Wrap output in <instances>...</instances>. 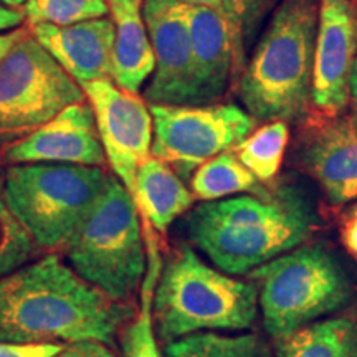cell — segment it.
<instances>
[{
  "mask_svg": "<svg viewBox=\"0 0 357 357\" xmlns=\"http://www.w3.org/2000/svg\"><path fill=\"white\" fill-rule=\"evenodd\" d=\"M132 316L84 281L55 253L0 278V341L12 344H71L100 341L113 346Z\"/></svg>",
  "mask_w": 357,
  "mask_h": 357,
  "instance_id": "1",
  "label": "cell"
},
{
  "mask_svg": "<svg viewBox=\"0 0 357 357\" xmlns=\"http://www.w3.org/2000/svg\"><path fill=\"white\" fill-rule=\"evenodd\" d=\"M316 225L296 187L275 194L204 202L187 217V234L223 273L243 275L298 248Z\"/></svg>",
  "mask_w": 357,
  "mask_h": 357,
  "instance_id": "2",
  "label": "cell"
},
{
  "mask_svg": "<svg viewBox=\"0 0 357 357\" xmlns=\"http://www.w3.org/2000/svg\"><path fill=\"white\" fill-rule=\"evenodd\" d=\"M319 0H283L240 77L238 95L257 119L289 121L311 101Z\"/></svg>",
  "mask_w": 357,
  "mask_h": 357,
  "instance_id": "3",
  "label": "cell"
},
{
  "mask_svg": "<svg viewBox=\"0 0 357 357\" xmlns=\"http://www.w3.org/2000/svg\"><path fill=\"white\" fill-rule=\"evenodd\" d=\"M257 312V288L208 266L189 245L177 250L155 284L154 331L166 344L204 331L248 329Z\"/></svg>",
  "mask_w": 357,
  "mask_h": 357,
  "instance_id": "4",
  "label": "cell"
},
{
  "mask_svg": "<svg viewBox=\"0 0 357 357\" xmlns=\"http://www.w3.org/2000/svg\"><path fill=\"white\" fill-rule=\"evenodd\" d=\"M63 250L70 266L111 300L128 303L142 287L147 250L139 211L118 177L108 176L96 204Z\"/></svg>",
  "mask_w": 357,
  "mask_h": 357,
  "instance_id": "5",
  "label": "cell"
},
{
  "mask_svg": "<svg viewBox=\"0 0 357 357\" xmlns=\"http://www.w3.org/2000/svg\"><path fill=\"white\" fill-rule=\"evenodd\" d=\"M101 167L75 164H12L3 174V192L13 215L33 243L63 248L105 189Z\"/></svg>",
  "mask_w": 357,
  "mask_h": 357,
  "instance_id": "6",
  "label": "cell"
},
{
  "mask_svg": "<svg viewBox=\"0 0 357 357\" xmlns=\"http://www.w3.org/2000/svg\"><path fill=\"white\" fill-rule=\"evenodd\" d=\"M252 276L260 283L263 326L276 341L344 307L354 291L337 258L321 245L283 253Z\"/></svg>",
  "mask_w": 357,
  "mask_h": 357,
  "instance_id": "7",
  "label": "cell"
},
{
  "mask_svg": "<svg viewBox=\"0 0 357 357\" xmlns=\"http://www.w3.org/2000/svg\"><path fill=\"white\" fill-rule=\"evenodd\" d=\"M83 101L82 86L30 30L0 60V136L32 132Z\"/></svg>",
  "mask_w": 357,
  "mask_h": 357,
  "instance_id": "8",
  "label": "cell"
},
{
  "mask_svg": "<svg viewBox=\"0 0 357 357\" xmlns=\"http://www.w3.org/2000/svg\"><path fill=\"white\" fill-rule=\"evenodd\" d=\"M154 139L151 154L189 177L204 162L247 139L255 118L235 105H151Z\"/></svg>",
  "mask_w": 357,
  "mask_h": 357,
  "instance_id": "9",
  "label": "cell"
},
{
  "mask_svg": "<svg viewBox=\"0 0 357 357\" xmlns=\"http://www.w3.org/2000/svg\"><path fill=\"white\" fill-rule=\"evenodd\" d=\"M95 113L98 134L114 176L134 190L137 169L151 158L154 123L146 100L113 79L79 84Z\"/></svg>",
  "mask_w": 357,
  "mask_h": 357,
  "instance_id": "10",
  "label": "cell"
},
{
  "mask_svg": "<svg viewBox=\"0 0 357 357\" xmlns=\"http://www.w3.org/2000/svg\"><path fill=\"white\" fill-rule=\"evenodd\" d=\"M142 15L155 58L146 100L151 105L194 106L195 75L187 3L182 0H142Z\"/></svg>",
  "mask_w": 357,
  "mask_h": 357,
  "instance_id": "11",
  "label": "cell"
},
{
  "mask_svg": "<svg viewBox=\"0 0 357 357\" xmlns=\"http://www.w3.org/2000/svg\"><path fill=\"white\" fill-rule=\"evenodd\" d=\"M357 56V10L352 0H319L311 101L336 116L346 108Z\"/></svg>",
  "mask_w": 357,
  "mask_h": 357,
  "instance_id": "12",
  "label": "cell"
},
{
  "mask_svg": "<svg viewBox=\"0 0 357 357\" xmlns=\"http://www.w3.org/2000/svg\"><path fill=\"white\" fill-rule=\"evenodd\" d=\"M10 164H75L100 167L106 160L88 100L65 108L3 154Z\"/></svg>",
  "mask_w": 357,
  "mask_h": 357,
  "instance_id": "13",
  "label": "cell"
},
{
  "mask_svg": "<svg viewBox=\"0 0 357 357\" xmlns=\"http://www.w3.org/2000/svg\"><path fill=\"white\" fill-rule=\"evenodd\" d=\"M195 75V105H211L225 93L240 45L236 42L229 13L222 7L187 3Z\"/></svg>",
  "mask_w": 357,
  "mask_h": 357,
  "instance_id": "14",
  "label": "cell"
},
{
  "mask_svg": "<svg viewBox=\"0 0 357 357\" xmlns=\"http://www.w3.org/2000/svg\"><path fill=\"white\" fill-rule=\"evenodd\" d=\"M37 42L78 84L113 79L114 24L108 17L56 26H30Z\"/></svg>",
  "mask_w": 357,
  "mask_h": 357,
  "instance_id": "15",
  "label": "cell"
},
{
  "mask_svg": "<svg viewBox=\"0 0 357 357\" xmlns=\"http://www.w3.org/2000/svg\"><path fill=\"white\" fill-rule=\"evenodd\" d=\"M305 162L329 202L342 205L357 199V108L316 129Z\"/></svg>",
  "mask_w": 357,
  "mask_h": 357,
  "instance_id": "16",
  "label": "cell"
},
{
  "mask_svg": "<svg viewBox=\"0 0 357 357\" xmlns=\"http://www.w3.org/2000/svg\"><path fill=\"white\" fill-rule=\"evenodd\" d=\"M114 24L113 82L137 93L154 73L155 58L142 15V0H106Z\"/></svg>",
  "mask_w": 357,
  "mask_h": 357,
  "instance_id": "17",
  "label": "cell"
},
{
  "mask_svg": "<svg viewBox=\"0 0 357 357\" xmlns=\"http://www.w3.org/2000/svg\"><path fill=\"white\" fill-rule=\"evenodd\" d=\"M132 197L146 222L162 234L177 217L189 211L195 199L181 176L154 155L137 169Z\"/></svg>",
  "mask_w": 357,
  "mask_h": 357,
  "instance_id": "18",
  "label": "cell"
},
{
  "mask_svg": "<svg viewBox=\"0 0 357 357\" xmlns=\"http://www.w3.org/2000/svg\"><path fill=\"white\" fill-rule=\"evenodd\" d=\"M276 357H357V319H324L278 341Z\"/></svg>",
  "mask_w": 357,
  "mask_h": 357,
  "instance_id": "19",
  "label": "cell"
},
{
  "mask_svg": "<svg viewBox=\"0 0 357 357\" xmlns=\"http://www.w3.org/2000/svg\"><path fill=\"white\" fill-rule=\"evenodd\" d=\"M190 185L194 197L204 202L222 200L240 192H252L255 195L268 194L260 185V181L240 162L235 151H225L204 162L192 176Z\"/></svg>",
  "mask_w": 357,
  "mask_h": 357,
  "instance_id": "20",
  "label": "cell"
},
{
  "mask_svg": "<svg viewBox=\"0 0 357 357\" xmlns=\"http://www.w3.org/2000/svg\"><path fill=\"white\" fill-rule=\"evenodd\" d=\"M147 271L142 281L141 291V311L134 323L128 326L123 339V349L126 357H162L155 342V331L153 323V301L155 284L160 275V260L158 245L153 235L147 234Z\"/></svg>",
  "mask_w": 357,
  "mask_h": 357,
  "instance_id": "21",
  "label": "cell"
},
{
  "mask_svg": "<svg viewBox=\"0 0 357 357\" xmlns=\"http://www.w3.org/2000/svg\"><path fill=\"white\" fill-rule=\"evenodd\" d=\"M289 139L284 121H271L235 147L236 158L260 182L273 181L283 162Z\"/></svg>",
  "mask_w": 357,
  "mask_h": 357,
  "instance_id": "22",
  "label": "cell"
},
{
  "mask_svg": "<svg viewBox=\"0 0 357 357\" xmlns=\"http://www.w3.org/2000/svg\"><path fill=\"white\" fill-rule=\"evenodd\" d=\"M258 347L260 339L255 334L197 333L167 344L166 357H257Z\"/></svg>",
  "mask_w": 357,
  "mask_h": 357,
  "instance_id": "23",
  "label": "cell"
},
{
  "mask_svg": "<svg viewBox=\"0 0 357 357\" xmlns=\"http://www.w3.org/2000/svg\"><path fill=\"white\" fill-rule=\"evenodd\" d=\"M25 20L30 26L50 24L56 26L101 19L109 13L106 0H26Z\"/></svg>",
  "mask_w": 357,
  "mask_h": 357,
  "instance_id": "24",
  "label": "cell"
},
{
  "mask_svg": "<svg viewBox=\"0 0 357 357\" xmlns=\"http://www.w3.org/2000/svg\"><path fill=\"white\" fill-rule=\"evenodd\" d=\"M33 248V240L8 207L3 192V172L0 171V278L26 265Z\"/></svg>",
  "mask_w": 357,
  "mask_h": 357,
  "instance_id": "25",
  "label": "cell"
},
{
  "mask_svg": "<svg viewBox=\"0 0 357 357\" xmlns=\"http://www.w3.org/2000/svg\"><path fill=\"white\" fill-rule=\"evenodd\" d=\"M66 344H12L0 341V357H53Z\"/></svg>",
  "mask_w": 357,
  "mask_h": 357,
  "instance_id": "26",
  "label": "cell"
},
{
  "mask_svg": "<svg viewBox=\"0 0 357 357\" xmlns=\"http://www.w3.org/2000/svg\"><path fill=\"white\" fill-rule=\"evenodd\" d=\"M53 357H118L108 344L100 341H78L63 346Z\"/></svg>",
  "mask_w": 357,
  "mask_h": 357,
  "instance_id": "27",
  "label": "cell"
},
{
  "mask_svg": "<svg viewBox=\"0 0 357 357\" xmlns=\"http://www.w3.org/2000/svg\"><path fill=\"white\" fill-rule=\"evenodd\" d=\"M25 22V13L17 8H10L0 2V33L10 32V30L19 29Z\"/></svg>",
  "mask_w": 357,
  "mask_h": 357,
  "instance_id": "28",
  "label": "cell"
},
{
  "mask_svg": "<svg viewBox=\"0 0 357 357\" xmlns=\"http://www.w3.org/2000/svg\"><path fill=\"white\" fill-rule=\"evenodd\" d=\"M342 240H344L347 250L357 255V207L346 218L344 227H342Z\"/></svg>",
  "mask_w": 357,
  "mask_h": 357,
  "instance_id": "29",
  "label": "cell"
},
{
  "mask_svg": "<svg viewBox=\"0 0 357 357\" xmlns=\"http://www.w3.org/2000/svg\"><path fill=\"white\" fill-rule=\"evenodd\" d=\"M25 32H26V29H22V26H19V29L10 30V32L0 33V60L7 55V52L13 47V43H15L17 40H19Z\"/></svg>",
  "mask_w": 357,
  "mask_h": 357,
  "instance_id": "30",
  "label": "cell"
},
{
  "mask_svg": "<svg viewBox=\"0 0 357 357\" xmlns=\"http://www.w3.org/2000/svg\"><path fill=\"white\" fill-rule=\"evenodd\" d=\"M349 91L352 100L357 102V56L354 61V66H352V73H351V84H349Z\"/></svg>",
  "mask_w": 357,
  "mask_h": 357,
  "instance_id": "31",
  "label": "cell"
},
{
  "mask_svg": "<svg viewBox=\"0 0 357 357\" xmlns=\"http://www.w3.org/2000/svg\"><path fill=\"white\" fill-rule=\"evenodd\" d=\"M189 6H200V7H220L222 0H182Z\"/></svg>",
  "mask_w": 357,
  "mask_h": 357,
  "instance_id": "32",
  "label": "cell"
},
{
  "mask_svg": "<svg viewBox=\"0 0 357 357\" xmlns=\"http://www.w3.org/2000/svg\"><path fill=\"white\" fill-rule=\"evenodd\" d=\"M0 2L3 3V6L10 7V8H17V10H20L22 7H25L26 0H0Z\"/></svg>",
  "mask_w": 357,
  "mask_h": 357,
  "instance_id": "33",
  "label": "cell"
}]
</instances>
